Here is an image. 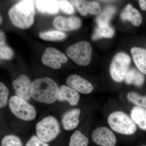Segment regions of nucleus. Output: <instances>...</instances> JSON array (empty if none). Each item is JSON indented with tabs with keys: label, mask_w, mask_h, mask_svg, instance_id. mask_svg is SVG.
Wrapping results in <instances>:
<instances>
[{
	"label": "nucleus",
	"mask_w": 146,
	"mask_h": 146,
	"mask_svg": "<svg viewBox=\"0 0 146 146\" xmlns=\"http://www.w3.org/2000/svg\"><path fill=\"white\" fill-rule=\"evenodd\" d=\"M58 91L57 83L50 78L36 79L32 82L31 97L39 102L53 103L57 100Z\"/></svg>",
	"instance_id": "obj_1"
},
{
	"label": "nucleus",
	"mask_w": 146,
	"mask_h": 146,
	"mask_svg": "<svg viewBox=\"0 0 146 146\" xmlns=\"http://www.w3.org/2000/svg\"><path fill=\"white\" fill-rule=\"evenodd\" d=\"M8 14L15 26L21 29L29 28L34 23V5L31 1L20 2L11 7Z\"/></svg>",
	"instance_id": "obj_2"
},
{
	"label": "nucleus",
	"mask_w": 146,
	"mask_h": 146,
	"mask_svg": "<svg viewBox=\"0 0 146 146\" xmlns=\"http://www.w3.org/2000/svg\"><path fill=\"white\" fill-rule=\"evenodd\" d=\"M108 122L112 130L121 134L132 135L137 130V127L133 120L122 111L112 112L108 116Z\"/></svg>",
	"instance_id": "obj_3"
},
{
	"label": "nucleus",
	"mask_w": 146,
	"mask_h": 146,
	"mask_svg": "<svg viewBox=\"0 0 146 146\" xmlns=\"http://www.w3.org/2000/svg\"><path fill=\"white\" fill-rule=\"evenodd\" d=\"M9 105L11 112L20 119L30 121L36 118V112L34 106L20 97L16 96L11 97Z\"/></svg>",
	"instance_id": "obj_4"
},
{
	"label": "nucleus",
	"mask_w": 146,
	"mask_h": 146,
	"mask_svg": "<svg viewBox=\"0 0 146 146\" xmlns=\"http://www.w3.org/2000/svg\"><path fill=\"white\" fill-rule=\"evenodd\" d=\"M36 131L37 137L42 141L47 143L57 137L60 133V125L54 117L48 116L37 123Z\"/></svg>",
	"instance_id": "obj_5"
},
{
	"label": "nucleus",
	"mask_w": 146,
	"mask_h": 146,
	"mask_svg": "<svg viewBox=\"0 0 146 146\" xmlns=\"http://www.w3.org/2000/svg\"><path fill=\"white\" fill-rule=\"evenodd\" d=\"M92 52L91 44L86 41H81L71 45L66 50L68 56L81 66H86L90 63Z\"/></svg>",
	"instance_id": "obj_6"
},
{
	"label": "nucleus",
	"mask_w": 146,
	"mask_h": 146,
	"mask_svg": "<svg viewBox=\"0 0 146 146\" xmlns=\"http://www.w3.org/2000/svg\"><path fill=\"white\" fill-rule=\"evenodd\" d=\"M130 63V58L125 53L119 52L115 55L110 68L112 79L117 82L124 80Z\"/></svg>",
	"instance_id": "obj_7"
},
{
	"label": "nucleus",
	"mask_w": 146,
	"mask_h": 146,
	"mask_svg": "<svg viewBox=\"0 0 146 146\" xmlns=\"http://www.w3.org/2000/svg\"><path fill=\"white\" fill-rule=\"evenodd\" d=\"M68 59L64 53L52 47L46 48L42 57L43 64L54 69H59L61 64L67 62Z\"/></svg>",
	"instance_id": "obj_8"
},
{
	"label": "nucleus",
	"mask_w": 146,
	"mask_h": 146,
	"mask_svg": "<svg viewBox=\"0 0 146 146\" xmlns=\"http://www.w3.org/2000/svg\"><path fill=\"white\" fill-rule=\"evenodd\" d=\"M32 84L29 77L25 74L19 76L12 83L16 96L27 101L32 97Z\"/></svg>",
	"instance_id": "obj_9"
},
{
	"label": "nucleus",
	"mask_w": 146,
	"mask_h": 146,
	"mask_svg": "<svg viewBox=\"0 0 146 146\" xmlns=\"http://www.w3.org/2000/svg\"><path fill=\"white\" fill-rule=\"evenodd\" d=\"M93 141L102 146H115L117 139L112 131L108 127H101L94 130L92 133Z\"/></svg>",
	"instance_id": "obj_10"
},
{
	"label": "nucleus",
	"mask_w": 146,
	"mask_h": 146,
	"mask_svg": "<svg viewBox=\"0 0 146 146\" xmlns=\"http://www.w3.org/2000/svg\"><path fill=\"white\" fill-rule=\"evenodd\" d=\"M66 83L68 86L82 94H90L94 89L91 83L77 75L69 76L66 80Z\"/></svg>",
	"instance_id": "obj_11"
},
{
	"label": "nucleus",
	"mask_w": 146,
	"mask_h": 146,
	"mask_svg": "<svg viewBox=\"0 0 146 146\" xmlns=\"http://www.w3.org/2000/svg\"><path fill=\"white\" fill-rule=\"evenodd\" d=\"M54 26L56 28L62 31H71L79 28L81 25V21L79 18L76 17L65 18L57 16L54 20Z\"/></svg>",
	"instance_id": "obj_12"
},
{
	"label": "nucleus",
	"mask_w": 146,
	"mask_h": 146,
	"mask_svg": "<svg viewBox=\"0 0 146 146\" xmlns=\"http://www.w3.org/2000/svg\"><path fill=\"white\" fill-rule=\"evenodd\" d=\"M80 98L78 92L70 86L63 85L59 87L57 98L59 101H67L70 105L74 106L78 104Z\"/></svg>",
	"instance_id": "obj_13"
},
{
	"label": "nucleus",
	"mask_w": 146,
	"mask_h": 146,
	"mask_svg": "<svg viewBox=\"0 0 146 146\" xmlns=\"http://www.w3.org/2000/svg\"><path fill=\"white\" fill-rule=\"evenodd\" d=\"M80 109L76 108L71 110L64 113L62 118V123L63 127L66 130L74 129L79 123Z\"/></svg>",
	"instance_id": "obj_14"
},
{
	"label": "nucleus",
	"mask_w": 146,
	"mask_h": 146,
	"mask_svg": "<svg viewBox=\"0 0 146 146\" xmlns=\"http://www.w3.org/2000/svg\"><path fill=\"white\" fill-rule=\"evenodd\" d=\"M75 3L79 12L82 16H86L88 13L92 15H97L101 11L100 5L96 2L76 1Z\"/></svg>",
	"instance_id": "obj_15"
},
{
	"label": "nucleus",
	"mask_w": 146,
	"mask_h": 146,
	"mask_svg": "<svg viewBox=\"0 0 146 146\" xmlns=\"http://www.w3.org/2000/svg\"><path fill=\"white\" fill-rule=\"evenodd\" d=\"M121 17L123 21L128 20L135 26H140L143 21L141 13L131 4L126 6L121 13Z\"/></svg>",
	"instance_id": "obj_16"
},
{
	"label": "nucleus",
	"mask_w": 146,
	"mask_h": 146,
	"mask_svg": "<svg viewBox=\"0 0 146 146\" xmlns=\"http://www.w3.org/2000/svg\"><path fill=\"white\" fill-rule=\"evenodd\" d=\"M131 52L138 70L146 74V50L139 47H133L131 49Z\"/></svg>",
	"instance_id": "obj_17"
},
{
	"label": "nucleus",
	"mask_w": 146,
	"mask_h": 146,
	"mask_svg": "<svg viewBox=\"0 0 146 146\" xmlns=\"http://www.w3.org/2000/svg\"><path fill=\"white\" fill-rule=\"evenodd\" d=\"M131 117L142 130L146 131V108L134 106L131 110Z\"/></svg>",
	"instance_id": "obj_18"
},
{
	"label": "nucleus",
	"mask_w": 146,
	"mask_h": 146,
	"mask_svg": "<svg viewBox=\"0 0 146 146\" xmlns=\"http://www.w3.org/2000/svg\"><path fill=\"white\" fill-rule=\"evenodd\" d=\"M125 81L128 84H133L138 87L143 85L145 78L143 73L136 68H131L126 75Z\"/></svg>",
	"instance_id": "obj_19"
},
{
	"label": "nucleus",
	"mask_w": 146,
	"mask_h": 146,
	"mask_svg": "<svg viewBox=\"0 0 146 146\" xmlns=\"http://www.w3.org/2000/svg\"><path fill=\"white\" fill-rule=\"evenodd\" d=\"M36 5L39 12L51 14L57 13L60 7L59 1H38Z\"/></svg>",
	"instance_id": "obj_20"
},
{
	"label": "nucleus",
	"mask_w": 146,
	"mask_h": 146,
	"mask_svg": "<svg viewBox=\"0 0 146 146\" xmlns=\"http://www.w3.org/2000/svg\"><path fill=\"white\" fill-rule=\"evenodd\" d=\"M115 12V9L112 7L106 8L97 17L96 23L98 27H104L109 25V21Z\"/></svg>",
	"instance_id": "obj_21"
},
{
	"label": "nucleus",
	"mask_w": 146,
	"mask_h": 146,
	"mask_svg": "<svg viewBox=\"0 0 146 146\" xmlns=\"http://www.w3.org/2000/svg\"><path fill=\"white\" fill-rule=\"evenodd\" d=\"M39 36L43 40L55 41L63 40L66 38V35L63 32L58 31H49L41 32L39 33Z\"/></svg>",
	"instance_id": "obj_22"
},
{
	"label": "nucleus",
	"mask_w": 146,
	"mask_h": 146,
	"mask_svg": "<svg viewBox=\"0 0 146 146\" xmlns=\"http://www.w3.org/2000/svg\"><path fill=\"white\" fill-rule=\"evenodd\" d=\"M114 30L109 25L104 27H98L96 29L92 36L94 40L103 38H111L114 35Z\"/></svg>",
	"instance_id": "obj_23"
},
{
	"label": "nucleus",
	"mask_w": 146,
	"mask_h": 146,
	"mask_svg": "<svg viewBox=\"0 0 146 146\" xmlns=\"http://www.w3.org/2000/svg\"><path fill=\"white\" fill-rule=\"evenodd\" d=\"M89 143L88 138L77 130L75 131L70 138L69 146H87Z\"/></svg>",
	"instance_id": "obj_24"
},
{
	"label": "nucleus",
	"mask_w": 146,
	"mask_h": 146,
	"mask_svg": "<svg viewBox=\"0 0 146 146\" xmlns=\"http://www.w3.org/2000/svg\"><path fill=\"white\" fill-rule=\"evenodd\" d=\"M128 101L137 106L146 108V96H141L136 92H129L127 95Z\"/></svg>",
	"instance_id": "obj_25"
},
{
	"label": "nucleus",
	"mask_w": 146,
	"mask_h": 146,
	"mask_svg": "<svg viewBox=\"0 0 146 146\" xmlns=\"http://www.w3.org/2000/svg\"><path fill=\"white\" fill-rule=\"evenodd\" d=\"M1 146H23V144L18 136L7 135L3 138Z\"/></svg>",
	"instance_id": "obj_26"
},
{
	"label": "nucleus",
	"mask_w": 146,
	"mask_h": 146,
	"mask_svg": "<svg viewBox=\"0 0 146 146\" xmlns=\"http://www.w3.org/2000/svg\"><path fill=\"white\" fill-rule=\"evenodd\" d=\"M9 91L8 88L3 82H0V107L6 106L8 102Z\"/></svg>",
	"instance_id": "obj_27"
},
{
	"label": "nucleus",
	"mask_w": 146,
	"mask_h": 146,
	"mask_svg": "<svg viewBox=\"0 0 146 146\" xmlns=\"http://www.w3.org/2000/svg\"><path fill=\"white\" fill-rule=\"evenodd\" d=\"M13 55V51L11 48L5 44L0 47V58L3 60H9Z\"/></svg>",
	"instance_id": "obj_28"
},
{
	"label": "nucleus",
	"mask_w": 146,
	"mask_h": 146,
	"mask_svg": "<svg viewBox=\"0 0 146 146\" xmlns=\"http://www.w3.org/2000/svg\"><path fill=\"white\" fill-rule=\"evenodd\" d=\"M59 4L60 9L64 13L68 14H72L74 12V6L68 1H60Z\"/></svg>",
	"instance_id": "obj_29"
},
{
	"label": "nucleus",
	"mask_w": 146,
	"mask_h": 146,
	"mask_svg": "<svg viewBox=\"0 0 146 146\" xmlns=\"http://www.w3.org/2000/svg\"><path fill=\"white\" fill-rule=\"evenodd\" d=\"M25 146H49L45 142L42 141L37 136H32L27 142Z\"/></svg>",
	"instance_id": "obj_30"
},
{
	"label": "nucleus",
	"mask_w": 146,
	"mask_h": 146,
	"mask_svg": "<svg viewBox=\"0 0 146 146\" xmlns=\"http://www.w3.org/2000/svg\"><path fill=\"white\" fill-rule=\"evenodd\" d=\"M5 35L3 32H0V45L1 46L5 45Z\"/></svg>",
	"instance_id": "obj_31"
},
{
	"label": "nucleus",
	"mask_w": 146,
	"mask_h": 146,
	"mask_svg": "<svg viewBox=\"0 0 146 146\" xmlns=\"http://www.w3.org/2000/svg\"><path fill=\"white\" fill-rule=\"evenodd\" d=\"M139 3L141 9L144 11L146 10V0H140Z\"/></svg>",
	"instance_id": "obj_32"
},
{
	"label": "nucleus",
	"mask_w": 146,
	"mask_h": 146,
	"mask_svg": "<svg viewBox=\"0 0 146 146\" xmlns=\"http://www.w3.org/2000/svg\"><path fill=\"white\" fill-rule=\"evenodd\" d=\"M1 21H0V22H1V23H2V18L1 16Z\"/></svg>",
	"instance_id": "obj_33"
},
{
	"label": "nucleus",
	"mask_w": 146,
	"mask_h": 146,
	"mask_svg": "<svg viewBox=\"0 0 146 146\" xmlns=\"http://www.w3.org/2000/svg\"></svg>",
	"instance_id": "obj_34"
}]
</instances>
